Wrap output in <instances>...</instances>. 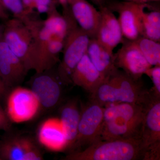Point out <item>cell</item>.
Instances as JSON below:
<instances>
[{
    "mask_svg": "<svg viewBox=\"0 0 160 160\" xmlns=\"http://www.w3.org/2000/svg\"><path fill=\"white\" fill-rule=\"evenodd\" d=\"M149 4H143L122 1H108L106 6L118 14V19L123 37L126 40L135 41L142 37V18Z\"/></svg>",
    "mask_w": 160,
    "mask_h": 160,
    "instance_id": "8",
    "label": "cell"
},
{
    "mask_svg": "<svg viewBox=\"0 0 160 160\" xmlns=\"http://www.w3.org/2000/svg\"><path fill=\"white\" fill-rule=\"evenodd\" d=\"M92 62L87 52L80 60L71 74V83L89 93L98 88L105 79Z\"/></svg>",
    "mask_w": 160,
    "mask_h": 160,
    "instance_id": "17",
    "label": "cell"
},
{
    "mask_svg": "<svg viewBox=\"0 0 160 160\" xmlns=\"http://www.w3.org/2000/svg\"><path fill=\"white\" fill-rule=\"evenodd\" d=\"M81 110L77 100H70L62 106L59 119L68 142V148L71 149L77 135Z\"/></svg>",
    "mask_w": 160,
    "mask_h": 160,
    "instance_id": "19",
    "label": "cell"
},
{
    "mask_svg": "<svg viewBox=\"0 0 160 160\" xmlns=\"http://www.w3.org/2000/svg\"><path fill=\"white\" fill-rule=\"evenodd\" d=\"M8 17V16L6 12V9L3 6L2 0H0V19H7Z\"/></svg>",
    "mask_w": 160,
    "mask_h": 160,
    "instance_id": "26",
    "label": "cell"
},
{
    "mask_svg": "<svg viewBox=\"0 0 160 160\" xmlns=\"http://www.w3.org/2000/svg\"></svg>",
    "mask_w": 160,
    "mask_h": 160,
    "instance_id": "35",
    "label": "cell"
},
{
    "mask_svg": "<svg viewBox=\"0 0 160 160\" xmlns=\"http://www.w3.org/2000/svg\"><path fill=\"white\" fill-rule=\"evenodd\" d=\"M144 12L142 18V37L156 42H160V9Z\"/></svg>",
    "mask_w": 160,
    "mask_h": 160,
    "instance_id": "20",
    "label": "cell"
},
{
    "mask_svg": "<svg viewBox=\"0 0 160 160\" xmlns=\"http://www.w3.org/2000/svg\"><path fill=\"white\" fill-rule=\"evenodd\" d=\"M90 38L75 22L65 40L63 57L58 68V78L64 84L71 83L72 72L87 52Z\"/></svg>",
    "mask_w": 160,
    "mask_h": 160,
    "instance_id": "5",
    "label": "cell"
},
{
    "mask_svg": "<svg viewBox=\"0 0 160 160\" xmlns=\"http://www.w3.org/2000/svg\"><path fill=\"white\" fill-rule=\"evenodd\" d=\"M11 123L6 111L0 106V130L9 131L11 128Z\"/></svg>",
    "mask_w": 160,
    "mask_h": 160,
    "instance_id": "24",
    "label": "cell"
},
{
    "mask_svg": "<svg viewBox=\"0 0 160 160\" xmlns=\"http://www.w3.org/2000/svg\"><path fill=\"white\" fill-rule=\"evenodd\" d=\"M92 2L97 5L98 7H99L103 6H106V2L103 0H89Z\"/></svg>",
    "mask_w": 160,
    "mask_h": 160,
    "instance_id": "31",
    "label": "cell"
},
{
    "mask_svg": "<svg viewBox=\"0 0 160 160\" xmlns=\"http://www.w3.org/2000/svg\"><path fill=\"white\" fill-rule=\"evenodd\" d=\"M104 112V107L90 102L81 110L77 135L71 149L74 150L72 152L78 150L81 147L86 148L100 140Z\"/></svg>",
    "mask_w": 160,
    "mask_h": 160,
    "instance_id": "9",
    "label": "cell"
},
{
    "mask_svg": "<svg viewBox=\"0 0 160 160\" xmlns=\"http://www.w3.org/2000/svg\"><path fill=\"white\" fill-rule=\"evenodd\" d=\"M145 74L152 81L153 86L152 90L155 94L160 97V66H152L146 72Z\"/></svg>",
    "mask_w": 160,
    "mask_h": 160,
    "instance_id": "23",
    "label": "cell"
},
{
    "mask_svg": "<svg viewBox=\"0 0 160 160\" xmlns=\"http://www.w3.org/2000/svg\"><path fill=\"white\" fill-rule=\"evenodd\" d=\"M146 104L119 103L104 107L100 140L140 139Z\"/></svg>",
    "mask_w": 160,
    "mask_h": 160,
    "instance_id": "2",
    "label": "cell"
},
{
    "mask_svg": "<svg viewBox=\"0 0 160 160\" xmlns=\"http://www.w3.org/2000/svg\"><path fill=\"white\" fill-rule=\"evenodd\" d=\"M38 12L40 13H45L49 11V8L48 6L46 5H37L35 6Z\"/></svg>",
    "mask_w": 160,
    "mask_h": 160,
    "instance_id": "28",
    "label": "cell"
},
{
    "mask_svg": "<svg viewBox=\"0 0 160 160\" xmlns=\"http://www.w3.org/2000/svg\"><path fill=\"white\" fill-rule=\"evenodd\" d=\"M90 94V102L102 107L119 103L146 104L153 94L144 88L141 79H135L117 69Z\"/></svg>",
    "mask_w": 160,
    "mask_h": 160,
    "instance_id": "1",
    "label": "cell"
},
{
    "mask_svg": "<svg viewBox=\"0 0 160 160\" xmlns=\"http://www.w3.org/2000/svg\"><path fill=\"white\" fill-rule=\"evenodd\" d=\"M35 7L37 5H46L49 6L51 4V0H34Z\"/></svg>",
    "mask_w": 160,
    "mask_h": 160,
    "instance_id": "29",
    "label": "cell"
},
{
    "mask_svg": "<svg viewBox=\"0 0 160 160\" xmlns=\"http://www.w3.org/2000/svg\"><path fill=\"white\" fill-rule=\"evenodd\" d=\"M4 8L11 12L18 17H24L25 7L22 0H2Z\"/></svg>",
    "mask_w": 160,
    "mask_h": 160,
    "instance_id": "22",
    "label": "cell"
},
{
    "mask_svg": "<svg viewBox=\"0 0 160 160\" xmlns=\"http://www.w3.org/2000/svg\"><path fill=\"white\" fill-rule=\"evenodd\" d=\"M87 54L98 71L105 78L117 69L115 66L113 52L109 51L96 38H90Z\"/></svg>",
    "mask_w": 160,
    "mask_h": 160,
    "instance_id": "18",
    "label": "cell"
},
{
    "mask_svg": "<svg viewBox=\"0 0 160 160\" xmlns=\"http://www.w3.org/2000/svg\"><path fill=\"white\" fill-rule=\"evenodd\" d=\"M101 14L96 39L111 52L122 44L124 37L117 18L106 6L98 7Z\"/></svg>",
    "mask_w": 160,
    "mask_h": 160,
    "instance_id": "14",
    "label": "cell"
},
{
    "mask_svg": "<svg viewBox=\"0 0 160 160\" xmlns=\"http://www.w3.org/2000/svg\"><path fill=\"white\" fill-rule=\"evenodd\" d=\"M3 29H4V28L2 26L0 28V41L3 38Z\"/></svg>",
    "mask_w": 160,
    "mask_h": 160,
    "instance_id": "32",
    "label": "cell"
},
{
    "mask_svg": "<svg viewBox=\"0 0 160 160\" xmlns=\"http://www.w3.org/2000/svg\"><path fill=\"white\" fill-rule=\"evenodd\" d=\"M139 139L99 140L82 150L70 152L65 160H144Z\"/></svg>",
    "mask_w": 160,
    "mask_h": 160,
    "instance_id": "3",
    "label": "cell"
},
{
    "mask_svg": "<svg viewBox=\"0 0 160 160\" xmlns=\"http://www.w3.org/2000/svg\"><path fill=\"white\" fill-rule=\"evenodd\" d=\"M9 89L6 86L3 82L2 80L0 78V102H2L5 99Z\"/></svg>",
    "mask_w": 160,
    "mask_h": 160,
    "instance_id": "25",
    "label": "cell"
},
{
    "mask_svg": "<svg viewBox=\"0 0 160 160\" xmlns=\"http://www.w3.org/2000/svg\"><path fill=\"white\" fill-rule=\"evenodd\" d=\"M125 1L135 3L149 4V3L158 2H160V0H125Z\"/></svg>",
    "mask_w": 160,
    "mask_h": 160,
    "instance_id": "27",
    "label": "cell"
},
{
    "mask_svg": "<svg viewBox=\"0 0 160 160\" xmlns=\"http://www.w3.org/2000/svg\"><path fill=\"white\" fill-rule=\"evenodd\" d=\"M140 140L145 151L144 160H159L160 97L154 93L146 105Z\"/></svg>",
    "mask_w": 160,
    "mask_h": 160,
    "instance_id": "6",
    "label": "cell"
},
{
    "mask_svg": "<svg viewBox=\"0 0 160 160\" xmlns=\"http://www.w3.org/2000/svg\"><path fill=\"white\" fill-rule=\"evenodd\" d=\"M5 100V111L12 123H23L32 120L41 108L31 89L21 86H16L8 92Z\"/></svg>",
    "mask_w": 160,
    "mask_h": 160,
    "instance_id": "7",
    "label": "cell"
},
{
    "mask_svg": "<svg viewBox=\"0 0 160 160\" xmlns=\"http://www.w3.org/2000/svg\"><path fill=\"white\" fill-rule=\"evenodd\" d=\"M1 27H2V26H0V28H1Z\"/></svg>",
    "mask_w": 160,
    "mask_h": 160,
    "instance_id": "34",
    "label": "cell"
},
{
    "mask_svg": "<svg viewBox=\"0 0 160 160\" xmlns=\"http://www.w3.org/2000/svg\"><path fill=\"white\" fill-rule=\"evenodd\" d=\"M122 46L114 53L115 66L135 79L142 78L151 66L135 42L124 38Z\"/></svg>",
    "mask_w": 160,
    "mask_h": 160,
    "instance_id": "10",
    "label": "cell"
},
{
    "mask_svg": "<svg viewBox=\"0 0 160 160\" xmlns=\"http://www.w3.org/2000/svg\"><path fill=\"white\" fill-rule=\"evenodd\" d=\"M24 7H28L29 8L35 6L34 0H22Z\"/></svg>",
    "mask_w": 160,
    "mask_h": 160,
    "instance_id": "30",
    "label": "cell"
},
{
    "mask_svg": "<svg viewBox=\"0 0 160 160\" xmlns=\"http://www.w3.org/2000/svg\"><path fill=\"white\" fill-rule=\"evenodd\" d=\"M151 66H160V43L144 37L134 41Z\"/></svg>",
    "mask_w": 160,
    "mask_h": 160,
    "instance_id": "21",
    "label": "cell"
},
{
    "mask_svg": "<svg viewBox=\"0 0 160 160\" xmlns=\"http://www.w3.org/2000/svg\"><path fill=\"white\" fill-rule=\"evenodd\" d=\"M103 1H105V2L106 3V2H107V0H103Z\"/></svg>",
    "mask_w": 160,
    "mask_h": 160,
    "instance_id": "33",
    "label": "cell"
},
{
    "mask_svg": "<svg viewBox=\"0 0 160 160\" xmlns=\"http://www.w3.org/2000/svg\"><path fill=\"white\" fill-rule=\"evenodd\" d=\"M37 138L40 144L49 151L60 152L68 148V142L59 118L45 120L39 127Z\"/></svg>",
    "mask_w": 160,
    "mask_h": 160,
    "instance_id": "16",
    "label": "cell"
},
{
    "mask_svg": "<svg viewBox=\"0 0 160 160\" xmlns=\"http://www.w3.org/2000/svg\"><path fill=\"white\" fill-rule=\"evenodd\" d=\"M78 26L90 38H96L101 19L99 10L87 0H67Z\"/></svg>",
    "mask_w": 160,
    "mask_h": 160,
    "instance_id": "15",
    "label": "cell"
},
{
    "mask_svg": "<svg viewBox=\"0 0 160 160\" xmlns=\"http://www.w3.org/2000/svg\"><path fill=\"white\" fill-rule=\"evenodd\" d=\"M27 70L3 38L0 41V78L10 89L22 82Z\"/></svg>",
    "mask_w": 160,
    "mask_h": 160,
    "instance_id": "13",
    "label": "cell"
},
{
    "mask_svg": "<svg viewBox=\"0 0 160 160\" xmlns=\"http://www.w3.org/2000/svg\"><path fill=\"white\" fill-rule=\"evenodd\" d=\"M3 39L22 61L27 71L35 70L34 39L27 25L19 19L9 20L4 27Z\"/></svg>",
    "mask_w": 160,
    "mask_h": 160,
    "instance_id": "4",
    "label": "cell"
},
{
    "mask_svg": "<svg viewBox=\"0 0 160 160\" xmlns=\"http://www.w3.org/2000/svg\"><path fill=\"white\" fill-rule=\"evenodd\" d=\"M43 159L40 149L29 138L15 137L0 141V160Z\"/></svg>",
    "mask_w": 160,
    "mask_h": 160,
    "instance_id": "12",
    "label": "cell"
},
{
    "mask_svg": "<svg viewBox=\"0 0 160 160\" xmlns=\"http://www.w3.org/2000/svg\"><path fill=\"white\" fill-rule=\"evenodd\" d=\"M31 89L36 96L41 107L53 109L62 98V86L58 80L45 71L37 72L32 79Z\"/></svg>",
    "mask_w": 160,
    "mask_h": 160,
    "instance_id": "11",
    "label": "cell"
}]
</instances>
